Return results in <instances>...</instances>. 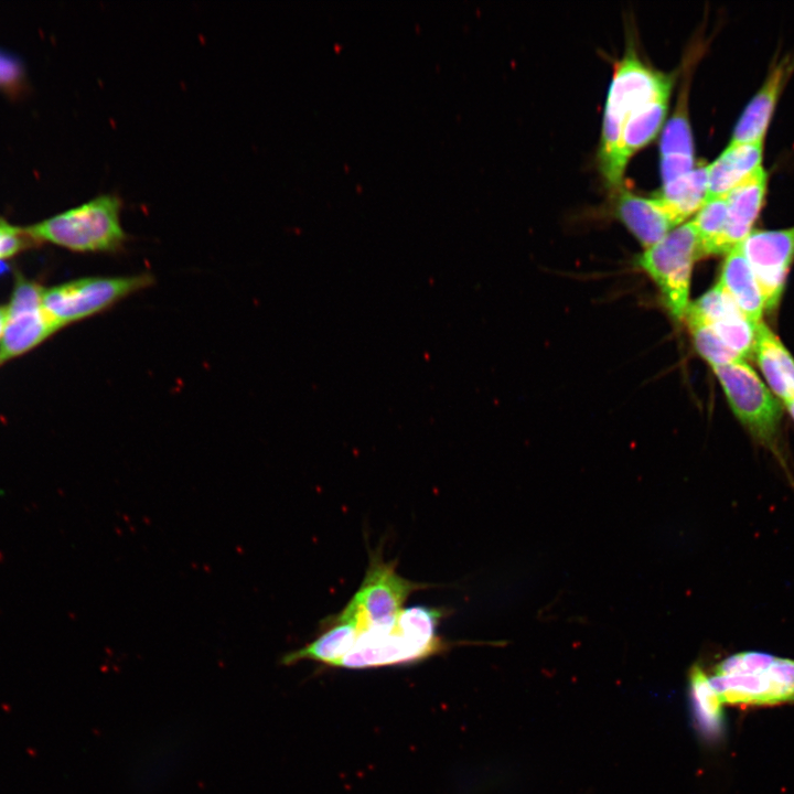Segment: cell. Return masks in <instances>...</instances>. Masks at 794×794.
I'll list each match as a JSON object with an SVG mask.
<instances>
[{
	"label": "cell",
	"mask_w": 794,
	"mask_h": 794,
	"mask_svg": "<svg viewBox=\"0 0 794 794\" xmlns=\"http://www.w3.org/2000/svg\"><path fill=\"white\" fill-rule=\"evenodd\" d=\"M449 610L416 605L404 608L398 616L353 634L348 651L336 667L368 669L423 661L451 648L438 634Z\"/></svg>",
	"instance_id": "6da1fadb"
},
{
	"label": "cell",
	"mask_w": 794,
	"mask_h": 794,
	"mask_svg": "<svg viewBox=\"0 0 794 794\" xmlns=\"http://www.w3.org/2000/svg\"><path fill=\"white\" fill-rule=\"evenodd\" d=\"M673 76L645 64L633 49L615 63L605 101L598 154L601 174L613 192L623 187L624 170L619 163V144L630 115L645 103L669 94Z\"/></svg>",
	"instance_id": "7a4b0ae2"
},
{
	"label": "cell",
	"mask_w": 794,
	"mask_h": 794,
	"mask_svg": "<svg viewBox=\"0 0 794 794\" xmlns=\"http://www.w3.org/2000/svg\"><path fill=\"white\" fill-rule=\"evenodd\" d=\"M122 204L119 195L103 193L23 230L31 239L74 251L118 253L128 240L120 219Z\"/></svg>",
	"instance_id": "3957f363"
},
{
	"label": "cell",
	"mask_w": 794,
	"mask_h": 794,
	"mask_svg": "<svg viewBox=\"0 0 794 794\" xmlns=\"http://www.w3.org/2000/svg\"><path fill=\"white\" fill-rule=\"evenodd\" d=\"M709 683L722 704L794 701V661L755 651L737 653L716 666Z\"/></svg>",
	"instance_id": "277c9868"
},
{
	"label": "cell",
	"mask_w": 794,
	"mask_h": 794,
	"mask_svg": "<svg viewBox=\"0 0 794 794\" xmlns=\"http://www.w3.org/2000/svg\"><path fill=\"white\" fill-rule=\"evenodd\" d=\"M699 257V239L691 222L676 226L636 257V266L657 286L665 307L676 320H685L690 305L691 271Z\"/></svg>",
	"instance_id": "5b68a950"
},
{
	"label": "cell",
	"mask_w": 794,
	"mask_h": 794,
	"mask_svg": "<svg viewBox=\"0 0 794 794\" xmlns=\"http://www.w3.org/2000/svg\"><path fill=\"white\" fill-rule=\"evenodd\" d=\"M396 560L387 562L383 559L382 548L371 551L369 564L360 588L347 604L330 618L350 625L354 634L372 625L395 620L411 593L433 587L401 577L396 571Z\"/></svg>",
	"instance_id": "8992f818"
},
{
	"label": "cell",
	"mask_w": 794,
	"mask_h": 794,
	"mask_svg": "<svg viewBox=\"0 0 794 794\" xmlns=\"http://www.w3.org/2000/svg\"><path fill=\"white\" fill-rule=\"evenodd\" d=\"M153 282L149 273L81 278L44 290L42 305L61 329L100 313Z\"/></svg>",
	"instance_id": "52a82bcc"
},
{
	"label": "cell",
	"mask_w": 794,
	"mask_h": 794,
	"mask_svg": "<svg viewBox=\"0 0 794 794\" xmlns=\"http://www.w3.org/2000/svg\"><path fill=\"white\" fill-rule=\"evenodd\" d=\"M727 401L751 436L775 451L782 407L744 360L711 367Z\"/></svg>",
	"instance_id": "ba28073f"
},
{
	"label": "cell",
	"mask_w": 794,
	"mask_h": 794,
	"mask_svg": "<svg viewBox=\"0 0 794 794\" xmlns=\"http://www.w3.org/2000/svg\"><path fill=\"white\" fill-rule=\"evenodd\" d=\"M738 247L757 278L765 310H774L794 261V226L776 230H752Z\"/></svg>",
	"instance_id": "9c48e42d"
},
{
	"label": "cell",
	"mask_w": 794,
	"mask_h": 794,
	"mask_svg": "<svg viewBox=\"0 0 794 794\" xmlns=\"http://www.w3.org/2000/svg\"><path fill=\"white\" fill-rule=\"evenodd\" d=\"M686 319L701 321L740 358L752 354L755 328L717 282L691 302Z\"/></svg>",
	"instance_id": "30bf717a"
},
{
	"label": "cell",
	"mask_w": 794,
	"mask_h": 794,
	"mask_svg": "<svg viewBox=\"0 0 794 794\" xmlns=\"http://www.w3.org/2000/svg\"><path fill=\"white\" fill-rule=\"evenodd\" d=\"M766 189L768 174L761 167L725 195L728 207L727 222L716 255H727L753 230L765 201Z\"/></svg>",
	"instance_id": "8fae6325"
},
{
	"label": "cell",
	"mask_w": 794,
	"mask_h": 794,
	"mask_svg": "<svg viewBox=\"0 0 794 794\" xmlns=\"http://www.w3.org/2000/svg\"><path fill=\"white\" fill-rule=\"evenodd\" d=\"M794 71V55L788 54L769 72L766 79L742 111L730 142L764 141L779 97Z\"/></svg>",
	"instance_id": "7c38bea8"
},
{
	"label": "cell",
	"mask_w": 794,
	"mask_h": 794,
	"mask_svg": "<svg viewBox=\"0 0 794 794\" xmlns=\"http://www.w3.org/2000/svg\"><path fill=\"white\" fill-rule=\"evenodd\" d=\"M613 213L645 248L677 226L655 196L644 197L624 187L614 192Z\"/></svg>",
	"instance_id": "4fadbf2b"
},
{
	"label": "cell",
	"mask_w": 794,
	"mask_h": 794,
	"mask_svg": "<svg viewBox=\"0 0 794 794\" xmlns=\"http://www.w3.org/2000/svg\"><path fill=\"white\" fill-rule=\"evenodd\" d=\"M752 354L773 395L784 404L794 399V357L763 321L755 328Z\"/></svg>",
	"instance_id": "5bb4252c"
},
{
	"label": "cell",
	"mask_w": 794,
	"mask_h": 794,
	"mask_svg": "<svg viewBox=\"0 0 794 794\" xmlns=\"http://www.w3.org/2000/svg\"><path fill=\"white\" fill-rule=\"evenodd\" d=\"M764 141L730 142L707 164L708 198L727 195L762 167Z\"/></svg>",
	"instance_id": "9a60e30c"
},
{
	"label": "cell",
	"mask_w": 794,
	"mask_h": 794,
	"mask_svg": "<svg viewBox=\"0 0 794 794\" xmlns=\"http://www.w3.org/2000/svg\"><path fill=\"white\" fill-rule=\"evenodd\" d=\"M718 283L750 322L757 325L762 321L765 310L764 299L757 278L739 247L726 255Z\"/></svg>",
	"instance_id": "2e32d148"
},
{
	"label": "cell",
	"mask_w": 794,
	"mask_h": 794,
	"mask_svg": "<svg viewBox=\"0 0 794 794\" xmlns=\"http://www.w3.org/2000/svg\"><path fill=\"white\" fill-rule=\"evenodd\" d=\"M56 330L58 328L45 313L43 307L8 309V320L0 341V363L25 353Z\"/></svg>",
	"instance_id": "e0dca14e"
},
{
	"label": "cell",
	"mask_w": 794,
	"mask_h": 794,
	"mask_svg": "<svg viewBox=\"0 0 794 794\" xmlns=\"http://www.w3.org/2000/svg\"><path fill=\"white\" fill-rule=\"evenodd\" d=\"M655 197L677 226L683 224L708 198L707 164L697 163L687 174L663 184Z\"/></svg>",
	"instance_id": "ac0fdd59"
},
{
	"label": "cell",
	"mask_w": 794,
	"mask_h": 794,
	"mask_svg": "<svg viewBox=\"0 0 794 794\" xmlns=\"http://www.w3.org/2000/svg\"><path fill=\"white\" fill-rule=\"evenodd\" d=\"M669 94L661 95L635 109L626 119L619 144V163L625 171L631 157L658 133L667 112Z\"/></svg>",
	"instance_id": "d6986e66"
},
{
	"label": "cell",
	"mask_w": 794,
	"mask_h": 794,
	"mask_svg": "<svg viewBox=\"0 0 794 794\" xmlns=\"http://www.w3.org/2000/svg\"><path fill=\"white\" fill-rule=\"evenodd\" d=\"M690 695L699 730L708 738L721 734L722 701L699 666H695L690 672Z\"/></svg>",
	"instance_id": "ffe728a7"
},
{
	"label": "cell",
	"mask_w": 794,
	"mask_h": 794,
	"mask_svg": "<svg viewBox=\"0 0 794 794\" xmlns=\"http://www.w3.org/2000/svg\"><path fill=\"white\" fill-rule=\"evenodd\" d=\"M726 196L707 198L690 221L699 239L700 255H716L718 242L727 222Z\"/></svg>",
	"instance_id": "44dd1931"
},
{
	"label": "cell",
	"mask_w": 794,
	"mask_h": 794,
	"mask_svg": "<svg viewBox=\"0 0 794 794\" xmlns=\"http://www.w3.org/2000/svg\"><path fill=\"white\" fill-rule=\"evenodd\" d=\"M687 86H684L670 119L666 122L661 139V157H694V142L687 110Z\"/></svg>",
	"instance_id": "7402d4cb"
},
{
	"label": "cell",
	"mask_w": 794,
	"mask_h": 794,
	"mask_svg": "<svg viewBox=\"0 0 794 794\" xmlns=\"http://www.w3.org/2000/svg\"><path fill=\"white\" fill-rule=\"evenodd\" d=\"M694 345L698 354L711 366L725 365L738 360H743L737 356L729 347H727L722 341L715 334L706 323L686 319Z\"/></svg>",
	"instance_id": "603a6c76"
},
{
	"label": "cell",
	"mask_w": 794,
	"mask_h": 794,
	"mask_svg": "<svg viewBox=\"0 0 794 794\" xmlns=\"http://www.w3.org/2000/svg\"><path fill=\"white\" fill-rule=\"evenodd\" d=\"M25 73L21 61L0 49V90L18 95L24 87Z\"/></svg>",
	"instance_id": "cb8c5ba5"
},
{
	"label": "cell",
	"mask_w": 794,
	"mask_h": 794,
	"mask_svg": "<svg viewBox=\"0 0 794 794\" xmlns=\"http://www.w3.org/2000/svg\"><path fill=\"white\" fill-rule=\"evenodd\" d=\"M44 290L35 282L18 278L11 297L9 310L41 308Z\"/></svg>",
	"instance_id": "d4e9b609"
},
{
	"label": "cell",
	"mask_w": 794,
	"mask_h": 794,
	"mask_svg": "<svg viewBox=\"0 0 794 794\" xmlns=\"http://www.w3.org/2000/svg\"><path fill=\"white\" fill-rule=\"evenodd\" d=\"M31 239L23 230L0 218V260L11 257L26 247Z\"/></svg>",
	"instance_id": "484cf974"
},
{
	"label": "cell",
	"mask_w": 794,
	"mask_h": 794,
	"mask_svg": "<svg viewBox=\"0 0 794 794\" xmlns=\"http://www.w3.org/2000/svg\"><path fill=\"white\" fill-rule=\"evenodd\" d=\"M697 162L695 157L667 155L661 157V175L663 184H667L690 172Z\"/></svg>",
	"instance_id": "4316f807"
},
{
	"label": "cell",
	"mask_w": 794,
	"mask_h": 794,
	"mask_svg": "<svg viewBox=\"0 0 794 794\" xmlns=\"http://www.w3.org/2000/svg\"><path fill=\"white\" fill-rule=\"evenodd\" d=\"M8 320V307L0 308V336H2Z\"/></svg>",
	"instance_id": "83f0119b"
},
{
	"label": "cell",
	"mask_w": 794,
	"mask_h": 794,
	"mask_svg": "<svg viewBox=\"0 0 794 794\" xmlns=\"http://www.w3.org/2000/svg\"><path fill=\"white\" fill-rule=\"evenodd\" d=\"M784 405H785V407H786L790 416H791L792 419L794 420V399L785 403Z\"/></svg>",
	"instance_id": "f1b7e54d"
},
{
	"label": "cell",
	"mask_w": 794,
	"mask_h": 794,
	"mask_svg": "<svg viewBox=\"0 0 794 794\" xmlns=\"http://www.w3.org/2000/svg\"><path fill=\"white\" fill-rule=\"evenodd\" d=\"M8 270L9 267L7 266V264L3 260H0V275L7 272Z\"/></svg>",
	"instance_id": "f546056e"
}]
</instances>
